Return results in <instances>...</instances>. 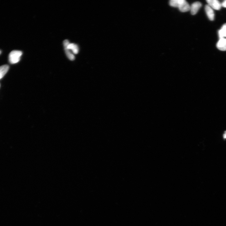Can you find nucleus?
Listing matches in <instances>:
<instances>
[{
	"label": "nucleus",
	"mask_w": 226,
	"mask_h": 226,
	"mask_svg": "<svg viewBox=\"0 0 226 226\" xmlns=\"http://www.w3.org/2000/svg\"><path fill=\"white\" fill-rule=\"evenodd\" d=\"M169 4L172 7L178 8L182 13L186 12L190 10V6L185 0H171Z\"/></svg>",
	"instance_id": "obj_1"
},
{
	"label": "nucleus",
	"mask_w": 226,
	"mask_h": 226,
	"mask_svg": "<svg viewBox=\"0 0 226 226\" xmlns=\"http://www.w3.org/2000/svg\"><path fill=\"white\" fill-rule=\"evenodd\" d=\"M22 54V52L18 50H14L11 52L9 55V61L11 64L18 63Z\"/></svg>",
	"instance_id": "obj_2"
},
{
	"label": "nucleus",
	"mask_w": 226,
	"mask_h": 226,
	"mask_svg": "<svg viewBox=\"0 0 226 226\" xmlns=\"http://www.w3.org/2000/svg\"><path fill=\"white\" fill-rule=\"evenodd\" d=\"M64 49L72 50L75 54H77L79 52V49L78 46L74 44H70L69 41L65 40L64 41Z\"/></svg>",
	"instance_id": "obj_3"
},
{
	"label": "nucleus",
	"mask_w": 226,
	"mask_h": 226,
	"mask_svg": "<svg viewBox=\"0 0 226 226\" xmlns=\"http://www.w3.org/2000/svg\"><path fill=\"white\" fill-rule=\"evenodd\" d=\"M206 1L208 5L213 9L219 10L221 8L222 3L217 0H207Z\"/></svg>",
	"instance_id": "obj_4"
},
{
	"label": "nucleus",
	"mask_w": 226,
	"mask_h": 226,
	"mask_svg": "<svg viewBox=\"0 0 226 226\" xmlns=\"http://www.w3.org/2000/svg\"><path fill=\"white\" fill-rule=\"evenodd\" d=\"M201 3L199 2H196L193 3L190 6V10L191 14L193 15H195L197 13L199 10L202 7Z\"/></svg>",
	"instance_id": "obj_5"
},
{
	"label": "nucleus",
	"mask_w": 226,
	"mask_h": 226,
	"mask_svg": "<svg viewBox=\"0 0 226 226\" xmlns=\"http://www.w3.org/2000/svg\"><path fill=\"white\" fill-rule=\"evenodd\" d=\"M205 10L208 18L210 21H213L215 18V14L213 9L208 4L205 6Z\"/></svg>",
	"instance_id": "obj_6"
},
{
	"label": "nucleus",
	"mask_w": 226,
	"mask_h": 226,
	"mask_svg": "<svg viewBox=\"0 0 226 226\" xmlns=\"http://www.w3.org/2000/svg\"><path fill=\"white\" fill-rule=\"evenodd\" d=\"M216 47L220 50L226 51V38L219 39L216 44Z\"/></svg>",
	"instance_id": "obj_7"
},
{
	"label": "nucleus",
	"mask_w": 226,
	"mask_h": 226,
	"mask_svg": "<svg viewBox=\"0 0 226 226\" xmlns=\"http://www.w3.org/2000/svg\"><path fill=\"white\" fill-rule=\"evenodd\" d=\"M9 69V67L7 65H4L0 66V79L7 74Z\"/></svg>",
	"instance_id": "obj_8"
},
{
	"label": "nucleus",
	"mask_w": 226,
	"mask_h": 226,
	"mask_svg": "<svg viewBox=\"0 0 226 226\" xmlns=\"http://www.w3.org/2000/svg\"><path fill=\"white\" fill-rule=\"evenodd\" d=\"M218 35L219 39L226 38V23L225 24L221 29L219 30Z\"/></svg>",
	"instance_id": "obj_9"
},
{
	"label": "nucleus",
	"mask_w": 226,
	"mask_h": 226,
	"mask_svg": "<svg viewBox=\"0 0 226 226\" xmlns=\"http://www.w3.org/2000/svg\"><path fill=\"white\" fill-rule=\"evenodd\" d=\"M65 53L68 58L71 61H74L75 59V56L73 53L71 52L69 50L66 49H64Z\"/></svg>",
	"instance_id": "obj_10"
},
{
	"label": "nucleus",
	"mask_w": 226,
	"mask_h": 226,
	"mask_svg": "<svg viewBox=\"0 0 226 226\" xmlns=\"http://www.w3.org/2000/svg\"><path fill=\"white\" fill-rule=\"evenodd\" d=\"M222 7H224V8H226V0L224 1L222 3Z\"/></svg>",
	"instance_id": "obj_11"
},
{
	"label": "nucleus",
	"mask_w": 226,
	"mask_h": 226,
	"mask_svg": "<svg viewBox=\"0 0 226 226\" xmlns=\"http://www.w3.org/2000/svg\"><path fill=\"white\" fill-rule=\"evenodd\" d=\"M223 138L224 139H226V131H225L223 134Z\"/></svg>",
	"instance_id": "obj_12"
},
{
	"label": "nucleus",
	"mask_w": 226,
	"mask_h": 226,
	"mask_svg": "<svg viewBox=\"0 0 226 226\" xmlns=\"http://www.w3.org/2000/svg\"><path fill=\"white\" fill-rule=\"evenodd\" d=\"M1 50H0V55L1 54Z\"/></svg>",
	"instance_id": "obj_13"
}]
</instances>
